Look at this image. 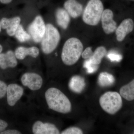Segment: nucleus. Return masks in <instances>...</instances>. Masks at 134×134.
<instances>
[{
    "label": "nucleus",
    "instance_id": "4be33fe9",
    "mask_svg": "<svg viewBox=\"0 0 134 134\" xmlns=\"http://www.w3.org/2000/svg\"><path fill=\"white\" fill-rule=\"evenodd\" d=\"M98 65L93 64L90 59H87L84 62L83 66L86 69V72L89 74H93L97 70Z\"/></svg>",
    "mask_w": 134,
    "mask_h": 134
},
{
    "label": "nucleus",
    "instance_id": "c756f323",
    "mask_svg": "<svg viewBox=\"0 0 134 134\" xmlns=\"http://www.w3.org/2000/svg\"><path fill=\"white\" fill-rule=\"evenodd\" d=\"M3 50V47L0 44V54L2 52Z\"/></svg>",
    "mask_w": 134,
    "mask_h": 134
},
{
    "label": "nucleus",
    "instance_id": "412c9836",
    "mask_svg": "<svg viewBox=\"0 0 134 134\" xmlns=\"http://www.w3.org/2000/svg\"><path fill=\"white\" fill-rule=\"evenodd\" d=\"M15 36L17 39L21 43L29 41L31 38L29 34L25 30L23 26L20 24L17 29Z\"/></svg>",
    "mask_w": 134,
    "mask_h": 134
},
{
    "label": "nucleus",
    "instance_id": "dca6fc26",
    "mask_svg": "<svg viewBox=\"0 0 134 134\" xmlns=\"http://www.w3.org/2000/svg\"><path fill=\"white\" fill-rule=\"evenodd\" d=\"M86 86L85 81L83 77L79 75L72 76L68 84L69 88L73 92L76 93H81Z\"/></svg>",
    "mask_w": 134,
    "mask_h": 134
},
{
    "label": "nucleus",
    "instance_id": "393cba45",
    "mask_svg": "<svg viewBox=\"0 0 134 134\" xmlns=\"http://www.w3.org/2000/svg\"><path fill=\"white\" fill-rule=\"evenodd\" d=\"M8 85L5 82L0 80V99L3 98L7 94Z\"/></svg>",
    "mask_w": 134,
    "mask_h": 134
},
{
    "label": "nucleus",
    "instance_id": "473e14b6",
    "mask_svg": "<svg viewBox=\"0 0 134 134\" xmlns=\"http://www.w3.org/2000/svg\"><path fill=\"white\" fill-rule=\"evenodd\" d=\"M133 1H134V0H133Z\"/></svg>",
    "mask_w": 134,
    "mask_h": 134
},
{
    "label": "nucleus",
    "instance_id": "20e7f679",
    "mask_svg": "<svg viewBox=\"0 0 134 134\" xmlns=\"http://www.w3.org/2000/svg\"><path fill=\"white\" fill-rule=\"evenodd\" d=\"M99 103L100 107L105 112L114 115L122 108V97L116 92H107L100 97Z\"/></svg>",
    "mask_w": 134,
    "mask_h": 134
},
{
    "label": "nucleus",
    "instance_id": "f8f14e48",
    "mask_svg": "<svg viewBox=\"0 0 134 134\" xmlns=\"http://www.w3.org/2000/svg\"><path fill=\"white\" fill-rule=\"evenodd\" d=\"M18 65L17 58L15 53L12 50H9L6 53L0 54V68L3 70L14 68Z\"/></svg>",
    "mask_w": 134,
    "mask_h": 134
},
{
    "label": "nucleus",
    "instance_id": "a878e982",
    "mask_svg": "<svg viewBox=\"0 0 134 134\" xmlns=\"http://www.w3.org/2000/svg\"><path fill=\"white\" fill-rule=\"evenodd\" d=\"M93 53V52H92L91 47H87L82 53V58L85 59H90L91 58Z\"/></svg>",
    "mask_w": 134,
    "mask_h": 134
},
{
    "label": "nucleus",
    "instance_id": "6e6552de",
    "mask_svg": "<svg viewBox=\"0 0 134 134\" xmlns=\"http://www.w3.org/2000/svg\"><path fill=\"white\" fill-rule=\"evenodd\" d=\"M31 131L34 134H59L61 132L53 123L41 120H37L34 122Z\"/></svg>",
    "mask_w": 134,
    "mask_h": 134
},
{
    "label": "nucleus",
    "instance_id": "5701e85b",
    "mask_svg": "<svg viewBox=\"0 0 134 134\" xmlns=\"http://www.w3.org/2000/svg\"><path fill=\"white\" fill-rule=\"evenodd\" d=\"M106 55L107 58L111 62H119L122 59V55L113 51L109 52Z\"/></svg>",
    "mask_w": 134,
    "mask_h": 134
},
{
    "label": "nucleus",
    "instance_id": "cd10ccee",
    "mask_svg": "<svg viewBox=\"0 0 134 134\" xmlns=\"http://www.w3.org/2000/svg\"><path fill=\"white\" fill-rule=\"evenodd\" d=\"M8 125L5 120L0 119V133L6 130Z\"/></svg>",
    "mask_w": 134,
    "mask_h": 134
},
{
    "label": "nucleus",
    "instance_id": "6ab92c4d",
    "mask_svg": "<svg viewBox=\"0 0 134 134\" xmlns=\"http://www.w3.org/2000/svg\"><path fill=\"white\" fill-rule=\"evenodd\" d=\"M115 81L114 76L107 72L100 73L98 76V83L101 87H106L112 86Z\"/></svg>",
    "mask_w": 134,
    "mask_h": 134
},
{
    "label": "nucleus",
    "instance_id": "f03ea898",
    "mask_svg": "<svg viewBox=\"0 0 134 134\" xmlns=\"http://www.w3.org/2000/svg\"><path fill=\"white\" fill-rule=\"evenodd\" d=\"M83 50L81 41L76 38H70L65 42L61 53V59L65 65L71 66L79 60Z\"/></svg>",
    "mask_w": 134,
    "mask_h": 134
},
{
    "label": "nucleus",
    "instance_id": "c85d7f7f",
    "mask_svg": "<svg viewBox=\"0 0 134 134\" xmlns=\"http://www.w3.org/2000/svg\"><path fill=\"white\" fill-rule=\"evenodd\" d=\"M12 0H0V2L3 4H8L11 2Z\"/></svg>",
    "mask_w": 134,
    "mask_h": 134
},
{
    "label": "nucleus",
    "instance_id": "7ed1b4c3",
    "mask_svg": "<svg viewBox=\"0 0 134 134\" xmlns=\"http://www.w3.org/2000/svg\"><path fill=\"white\" fill-rule=\"evenodd\" d=\"M103 11L104 6L100 0H90L83 12V21L88 25H97L101 19Z\"/></svg>",
    "mask_w": 134,
    "mask_h": 134
},
{
    "label": "nucleus",
    "instance_id": "a211bd4d",
    "mask_svg": "<svg viewBox=\"0 0 134 134\" xmlns=\"http://www.w3.org/2000/svg\"><path fill=\"white\" fill-rule=\"evenodd\" d=\"M120 94L128 101L134 100V79L120 88Z\"/></svg>",
    "mask_w": 134,
    "mask_h": 134
},
{
    "label": "nucleus",
    "instance_id": "7c9ffc66",
    "mask_svg": "<svg viewBox=\"0 0 134 134\" xmlns=\"http://www.w3.org/2000/svg\"><path fill=\"white\" fill-rule=\"evenodd\" d=\"M1 21H0V32H1Z\"/></svg>",
    "mask_w": 134,
    "mask_h": 134
},
{
    "label": "nucleus",
    "instance_id": "2eb2a0df",
    "mask_svg": "<svg viewBox=\"0 0 134 134\" xmlns=\"http://www.w3.org/2000/svg\"><path fill=\"white\" fill-rule=\"evenodd\" d=\"M64 6L65 9L73 18H77L82 13V6L76 0H67Z\"/></svg>",
    "mask_w": 134,
    "mask_h": 134
},
{
    "label": "nucleus",
    "instance_id": "bb28decb",
    "mask_svg": "<svg viewBox=\"0 0 134 134\" xmlns=\"http://www.w3.org/2000/svg\"><path fill=\"white\" fill-rule=\"evenodd\" d=\"M22 132L18 130L9 129L5 130L3 132H1L0 134H21Z\"/></svg>",
    "mask_w": 134,
    "mask_h": 134
},
{
    "label": "nucleus",
    "instance_id": "aec40b11",
    "mask_svg": "<svg viewBox=\"0 0 134 134\" xmlns=\"http://www.w3.org/2000/svg\"><path fill=\"white\" fill-rule=\"evenodd\" d=\"M107 54V51L105 47L104 46H99L96 48L93 52L91 58L89 59L93 64L99 65Z\"/></svg>",
    "mask_w": 134,
    "mask_h": 134
},
{
    "label": "nucleus",
    "instance_id": "f257e3e1",
    "mask_svg": "<svg viewBox=\"0 0 134 134\" xmlns=\"http://www.w3.org/2000/svg\"><path fill=\"white\" fill-rule=\"evenodd\" d=\"M45 102L50 111L66 114L72 111V105L69 98L57 87L48 86L44 93Z\"/></svg>",
    "mask_w": 134,
    "mask_h": 134
},
{
    "label": "nucleus",
    "instance_id": "9b49d317",
    "mask_svg": "<svg viewBox=\"0 0 134 134\" xmlns=\"http://www.w3.org/2000/svg\"><path fill=\"white\" fill-rule=\"evenodd\" d=\"M134 27V22L132 19H124L115 31L117 41L119 42L123 41L126 36L133 31Z\"/></svg>",
    "mask_w": 134,
    "mask_h": 134
},
{
    "label": "nucleus",
    "instance_id": "9d476101",
    "mask_svg": "<svg viewBox=\"0 0 134 134\" xmlns=\"http://www.w3.org/2000/svg\"><path fill=\"white\" fill-rule=\"evenodd\" d=\"M113 11L110 9L104 10L101 18L102 28L105 33L110 34L114 32L117 29V23L113 19Z\"/></svg>",
    "mask_w": 134,
    "mask_h": 134
},
{
    "label": "nucleus",
    "instance_id": "ddd939ff",
    "mask_svg": "<svg viewBox=\"0 0 134 134\" xmlns=\"http://www.w3.org/2000/svg\"><path fill=\"white\" fill-rule=\"evenodd\" d=\"M21 21V18L18 16L9 19L3 18L1 21L2 28L6 29L7 33L9 36H14Z\"/></svg>",
    "mask_w": 134,
    "mask_h": 134
},
{
    "label": "nucleus",
    "instance_id": "423d86ee",
    "mask_svg": "<svg viewBox=\"0 0 134 134\" xmlns=\"http://www.w3.org/2000/svg\"><path fill=\"white\" fill-rule=\"evenodd\" d=\"M20 81L23 86L32 91H38L44 84L42 76L36 72H25L22 75Z\"/></svg>",
    "mask_w": 134,
    "mask_h": 134
},
{
    "label": "nucleus",
    "instance_id": "0eeeda50",
    "mask_svg": "<svg viewBox=\"0 0 134 134\" xmlns=\"http://www.w3.org/2000/svg\"><path fill=\"white\" fill-rule=\"evenodd\" d=\"M30 36L36 43L41 42L46 30V25L42 17L37 16L28 27Z\"/></svg>",
    "mask_w": 134,
    "mask_h": 134
},
{
    "label": "nucleus",
    "instance_id": "2f4dec72",
    "mask_svg": "<svg viewBox=\"0 0 134 134\" xmlns=\"http://www.w3.org/2000/svg\"><path fill=\"white\" fill-rule=\"evenodd\" d=\"M133 133L134 134V132Z\"/></svg>",
    "mask_w": 134,
    "mask_h": 134
},
{
    "label": "nucleus",
    "instance_id": "b1692460",
    "mask_svg": "<svg viewBox=\"0 0 134 134\" xmlns=\"http://www.w3.org/2000/svg\"><path fill=\"white\" fill-rule=\"evenodd\" d=\"M83 132L78 127H71L66 129L60 132L62 134H82Z\"/></svg>",
    "mask_w": 134,
    "mask_h": 134
},
{
    "label": "nucleus",
    "instance_id": "f3484780",
    "mask_svg": "<svg viewBox=\"0 0 134 134\" xmlns=\"http://www.w3.org/2000/svg\"><path fill=\"white\" fill-rule=\"evenodd\" d=\"M56 22L58 25L63 29L68 28L70 22V16L64 9L59 8L55 12Z\"/></svg>",
    "mask_w": 134,
    "mask_h": 134
},
{
    "label": "nucleus",
    "instance_id": "1a4fd4ad",
    "mask_svg": "<svg viewBox=\"0 0 134 134\" xmlns=\"http://www.w3.org/2000/svg\"><path fill=\"white\" fill-rule=\"evenodd\" d=\"M23 87L17 83L10 84L8 85L7 92V101L10 107L16 105L24 94Z\"/></svg>",
    "mask_w": 134,
    "mask_h": 134
},
{
    "label": "nucleus",
    "instance_id": "39448f33",
    "mask_svg": "<svg viewBox=\"0 0 134 134\" xmlns=\"http://www.w3.org/2000/svg\"><path fill=\"white\" fill-rule=\"evenodd\" d=\"M60 39L58 29L51 24H47L45 33L41 41L42 52L46 54L52 53L57 48Z\"/></svg>",
    "mask_w": 134,
    "mask_h": 134
},
{
    "label": "nucleus",
    "instance_id": "4468645a",
    "mask_svg": "<svg viewBox=\"0 0 134 134\" xmlns=\"http://www.w3.org/2000/svg\"><path fill=\"white\" fill-rule=\"evenodd\" d=\"M14 53L17 59L23 60L27 56L37 58L39 55L40 50L38 48L35 46L30 47L20 46L16 48Z\"/></svg>",
    "mask_w": 134,
    "mask_h": 134
}]
</instances>
